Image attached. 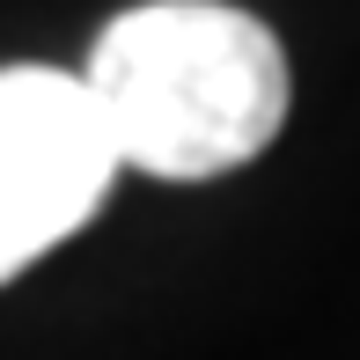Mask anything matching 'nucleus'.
Returning <instances> with one entry per match:
<instances>
[{
	"instance_id": "nucleus-2",
	"label": "nucleus",
	"mask_w": 360,
	"mask_h": 360,
	"mask_svg": "<svg viewBox=\"0 0 360 360\" xmlns=\"http://www.w3.org/2000/svg\"><path fill=\"white\" fill-rule=\"evenodd\" d=\"M89 81L59 67H0V280L67 243L118 184Z\"/></svg>"
},
{
	"instance_id": "nucleus-1",
	"label": "nucleus",
	"mask_w": 360,
	"mask_h": 360,
	"mask_svg": "<svg viewBox=\"0 0 360 360\" xmlns=\"http://www.w3.org/2000/svg\"><path fill=\"white\" fill-rule=\"evenodd\" d=\"M125 169L199 184L265 155L287 125V52L228 0H147L81 67Z\"/></svg>"
}]
</instances>
